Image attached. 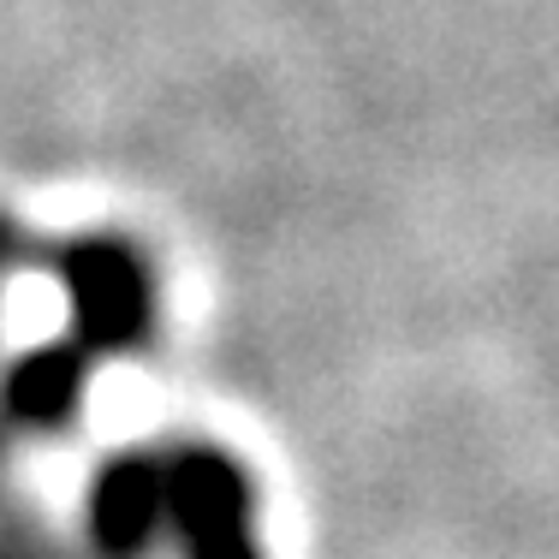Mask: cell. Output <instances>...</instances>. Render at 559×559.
<instances>
[{
  "label": "cell",
  "mask_w": 559,
  "mask_h": 559,
  "mask_svg": "<svg viewBox=\"0 0 559 559\" xmlns=\"http://www.w3.org/2000/svg\"><path fill=\"white\" fill-rule=\"evenodd\" d=\"M60 286H66V334L114 364L143 352L162 322V280L155 262L131 238L96 233L72 238L60 250Z\"/></svg>",
  "instance_id": "cell-2"
},
{
  "label": "cell",
  "mask_w": 559,
  "mask_h": 559,
  "mask_svg": "<svg viewBox=\"0 0 559 559\" xmlns=\"http://www.w3.org/2000/svg\"><path fill=\"white\" fill-rule=\"evenodd\" d=\"M162 471V548L179 559H262L257 483L215 441L155 447Z\"/></svg>",
  "instance_id": "cell-1"
},
{
  "label": "cell",
  "mask_w": 559,
  "mask_h": 559,
  "mask_svg": "<svg viewBox=\"0 0 559 559\" xmlns=\"http://www.w3.org/2000/svg\"><path fill=\"white\" fill-rule=\"evenodd\" d=\"M12 245H19V238L7 233V221H0V262H12Z\"/></svg>",
  "instance_id": "cell-3"
}]
</instances>
